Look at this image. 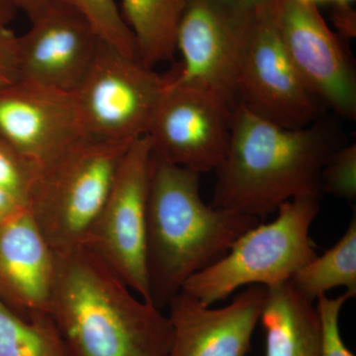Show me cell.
<instances>
[{"label":"cell","instance_id":"7a4b0ae2","mask_svg":"<svg viewBox=\"0 0 356 356\" xmlns=\"http://www.w3.org/2000/svg\"><path fill=\"white\" fill-rule=\"evenodd\" d=\"M337 149L315 123L281 127L238 104L211 206L264 221L293 198H320L323 168Z\"/></svg>","mask_w":356,"mask_h":356},{"label":"cell","instance_id":"4fadbf2b","mask_svg":"<svg viewBox=\"0 0 356 356\" xmlns=\"http://www.w3.org/2000/svg\"><path fill=\"white\" fill-rule=\"evenodd\" d=\"M102 42L81 14L50 0L18 36L20 79L76 92Z\"/></svg>","mask_w":356,"mask_h":356},{"label":"cell","instance_id":"277c9868","mask_svg":"<svg viewBox=\"0 0 356 356\" xmlns=\"http://www.w3.org/2000/svg\"><path fill=\"white\" fill-rule=\"evenodd\" d=\"M318 212V198L313 196L282 204L273 222L243 234L219 261L189 278L181 291L212 306L242 287L287 282L317 257L310 229Z\"/></svg>","mask_w":356,"mask_h":356},{"label":"cell","instance_id":"603a6c76","mask_svg":"<svg viewBox=\"0 0 356 356\" xmlns=\"http://www.w3.org/2000/svg\"><path fill=\"white\" fill-rule=\"evenodd\" d=\"M351 299L348 293L336 298L327 294L317 299V310L322 327L321 356H355L344 343L339 329V315L344 304Z\"/></svg>","mask_w":356,"mask_h":356},{"label":"cell","instance_id":"8992f818","mask_svg":"<svg viewBox=\"0 0 356 356\" xmlns=\"http://www.w3.org/2000/svg\"><path fill=\"white\" fill-rule=\"evenodd\" d=\"M170 77L102 42L76 91L86 136L132 144L147 135Z\"/></svg>","mask_w":356,"mask_h":356},{"label":"cell","instance_id":"6da1fadb","mask_svg":"<svg viewBox=\"0 0 356 356\" xmlns=\"http://www.w3.org/2000/svg\"><path fill=\"white\" fill-rule=\"evenodd\" d=\"M57 257L50 312L67 356H168V316L138 296L88 245Z\"/></svg>","mask_w":356,"mask_h":356},{"label":"cell","instance_id":"ba28073f","mask_svg":"<svg viewBox=\"0 0 356 356\" xmlns=\"http://www.w3.org/2000/svg\"><path fill=\"white\" fill-rule=\"evenodd\" d=\"M277 1L254 13L238 65V104L281 127L305 128L315 123L318 103L283 46Z\"/></svg>","mask_w":356,"mask_h":356},{"label":"cell","instance_id":"7c38bea8","mask_svg":"<svg viewBox=\"0 0 356 356\" xmlns=\"http://www.w3.org/2000/svg\"><path fill=\"white\" fill-rule=\"evenodd\" d=\"M86 137L76 93L21 79L0 89V138L40 170Z\"/></svg>","mask_w":356,"mask_h":356},{"label":"cell","instance_id":"2e32d148","mask_svg":"<svg viewBox=\"0 0 356 356\" xmlns=\"http://www.w3.org/2000/svg\"><path fill=\"white\" fill-rule=\"evenodd\" d=\"M266 356H321L322 327L317 307L290 283L266 287L261 318Z\"/></svg>","mask_w":356,"mask_h":356},{"label":"cell","instance_id":"ffe728a7","mask_svg":"<svg viewBox=\"0 0 356 356\" xmlns=\"http://www.w3.org/2000/svg\"><path fill=\"white\" fill-rule=\"evenodd\" d=\"M81 14L102 41L129 57L137 58L135 39L116 0H58Z\"/></svg>","mask_w":356,"mask_h":356},{"label":"cell","instance_id":"9c48e42d","mask_svg":"<svg viewBox=\"0 0 356 356\" xmlns=\"http://www.w3.org/2000/svg\"><path fill=\"white\" fill-rule=\"evenodd\" d=\"M254 13L228 0H186L177 34L182 60L168 74L170 83L208 89L236 108L238 65Z\"/></svg>","mask_w":356,"mask_h":356},{"label":"cell","instance_id":"d6986e66","mask_svg":"<svg viewBox=\"0 0 356 356\" xmlns=\"http://www.w3.org/2000/svg\"><path fill=\"white\" fill-rule=\"evenodd\" d=\"M0 356H67L49 314L24 318L0 299Z\"/></svg>","mask_w":356,"mask_h":356},{"label":"cell","instance_id":"cb8c5ba5","mask_svg":"<svg viewBox=\"0 0 356 356\" xmlns=\"http://www.w3.org/2000/svg\"><path fill=\"white\" fill-rule=\"evenodd\" d=\"M20 79L18 36L10 28L0 29V88Z\"/></svg>","mask_w":356,"mask_h":356},{"label":"cell","instance_id":"30bf717a","mask_svg":"<svg viewBox=\"0 0 356 356\" xmlns=\"http://www.w3.org/2000/svg\"><path fill=\"white\" fill-rule=\"evenodd\" d=\"M234 109L213 91L170 81L147 132L154 158L198 175L216 172L228 154Z\"/></svg>","mask_w":356,"mask_h":356},{"label":"cell","instance_id":"8fae6325","mask_svg":"<svg viewBox=\"0 0 356 356\" xmlns=\"http://www.w3.org/2000/svg\"><path fill=\"white\" fill-rule=\"evenodd\" d=\"M277 25L288 57L309 92L343 118L355 119V70L316 4L278 0Z\"/></svg>","mask_w":356,"mask_h":356},{"label":"cell","instance_id":"52a82bcc","mask_svg":"<svg viewBox=\"0 0 356 356\" xmlns=\"http://www.w3.org/2000/svg\"><path fill=\"white\" fill-rule=\"evenodd\" d=\"M153 165V147L146 135L132 143L126 152L86 243L138 296L149 303L146 234Z\"/></svg>","mask_w":356,"mask_h":356},{"label":"cell","instance_id":"3957f363","mask_svg":"<svg viewBox=\"0 0 356 356\" xmlns=\"http://www.w3.org/2000/svg\"><path fill=\"white\" fill-rule=\"evenodd\" d=\"M200 175L154 158L147 211L151 303L163 310L187 280L228 252L255 218L204 202Z\"/></svg>","mask_w":356,"mask_h":356},{"label":"cell","instance_id":"5b68a950","mask_svg":"<svg viewBox=\"0 0 356 356\" xmlns=\"http://www.w3.org/2000/svg\"><path fill=\"white\" fill-rule=\"evenodd\" d=\"M131 145L86 137L40 170L27 208L56 254L86 245Z\"/></svg>","mask_w":356,"mask_h":356},{"label":"cell","instance_id":"484cf974","mask_svg":"<svg viewBox=\"0 0 356 356\" xmlns=\"http://www.w3.org/2000/svg\"><path fill=\"white\" fill-rule=\"evenodd\" d=\"M25 208L27 207L24 204L21 203L8 192L0 188V221L13 216Z\"/></svg>","mask_w":356,"mask_h":356},{"label":"cell","instance_id":"f546056e","mask_svg":"<svg viewBox=\"0 0 356 356\" xmlns=\"http://www.w3.org/2000/svg\"><path fill=\"white\" fill-rule=\"evenodd\" d=\"M336 3H348L350 0H334Z\"/></svg>","mask_w":356,"mask_h":356},{"label":"cell","instance_id":"e0dca14e","mask_svg":"<svg viewBox=\"0 0 356 356\" xmlns=\"http://www.w3.org/2000/svg\"><path fill=\"white\" fill-rule=\"evenodd\" d=\"M122 15L135 39L137 58L154 67L177 51V34L186 0H121Z\"/></svg>","mask_w":356,"mask_h":356},{"label":"cell","instance_id":"9a60e30c","mask_svg":"<svg viewBox=\"0 0 356 356\" xmlns=\"http://www.w3.org/2000/svg\"><path fill=\"white\" fill-rule=\"evenodd\" d=\"M57 257L28 208L0 221V299L24 318L49 314Z\"/></svg>","mask_w":356,"mask_h":356},{"label":"cell","instance_id":"44dd1931","mask_svg":"<svg viewBox=\"0 0 356 356\" xmlns=\"http://www.w3.org/2000/svg\"><path fill=\"white\" fill-rule=\"evenodd\" d=\"M40 170L0 138V188L27 207Z\"/></svg>","mask_w":356,"mask_h":356},{"label":"cell","instance_id":"f1b7e54d","mask_svg":"<svg viewBox=\"0 0 356 356\" xmlns=\"http://www.w3.org/2000/svg\"><path fill=\"white\" fill-rule=\"evenodd\" d=\"M233 3L234 6L240 7L243 10L254 13L257 9L267 6V4L273 3L275 0H228Z\"/></svg>","mask_w":356,"mask_h":356},{"label":"cell","instance_id":"ac0fdd59","mask_svg":"<svg viewBox=\"0 0 356 356\" xmlns=\"http://www.w3.org/2000/svg\"><path fill=\"white\" fill-rule=\"evenodd\" d=\"M289 281L300 294L311 302L337 287L346 288L351 298L355 297V215L336 245L300 268Z\"/></svg>","mask_w":356,"mask_h":356},{"label":"cell","instance_id":"d4e9b609","mask_svg":"<svg viewBox=\"0 0 356 356\" xmlns=\"http://www.w3.org/2000/svg\"><path fill=\"white\" fill-rule=\"evenodd\" d=\"M334 21L337 30L346 38L355 37V13L348 3H337L334 11Z\"/></svg>","mask_w":356,"mask_h":356},{"label":"cell","instance_id":"4316f807","mask_svg":"<svg viewBox=\"0 0 356 356\" xmlns=\"http://www.w3.org/2000/svg\"><path fill=\"white\" fill-rule=\"evenodd\" d=\"M50 0H15L18 9L27 14L30 20L34 19L46 8Z\"/></svg>","mask_w":356,"mask_h":356},{"label":"cell","instance_id":"7402d4cb","mask_svg":"<svg viewBox=\"0 0 356 356\" xmlns=\"http://www.w3.org/2000/svg\"><path fill=\"white\" fill-rule=\"evenodd\" d=\"M322 192L353 200L356 196V145L339 147L327 159L321 175Z\"/></svg>","mask_w":356,"mask_h":356},{"label":"cell","instance_id":"5bb4252c","mask_svg":"<svg viewBox=\"0 0 356 356\" xmlns=\"http://www.w3.org/2000/svg\"><path fill=\"white\" fill-rule=\"evenodd\" d=\"M266 287L250 285L228 305L212 309L184 291L170 303L168 356H245L266 302Z\"/></svg>","mask_w":356,"mask_h":356},{"label":"cell","instance_id":"83f0119b","mask_svg":"<svg viewBox=\"0 0 356 356\" xmlns=\"http://www.w3.org/2000/svg\"><path fill=\"white\" fill-rule=\"evenodd\" d=\"M17 10L19 9L15 0H0V29L9 28Z\"/></svg>","mask_w":356,"mask_h":356},{"label":"cell","instance_id":"4dcf8cb0","mask_svg":"<svg viewBox=\"0 0 356 356\" xmlns=\"http://www.w3.org/2000/svg\"><path fill=\"white\" fill-rule=\"evenodd\" d=\"M302 1L308 2V3L316 4V2L322 1V0H302Z\"/></svg>","mask_w":356,"mask_h":356},{"label":"cell","instance_id":"1f68e13d","mask_svg":"<svg viewBox=\"0 0 356 356\" xmlns=\"http://www.w3.org/2000/svg\"><path fill=\"white\" fill-rule=\"evenodd\" d=\"M0 89H1V88H0Z\"/></svg>","mask_w":356,"mask_h":356}]
</instances>
